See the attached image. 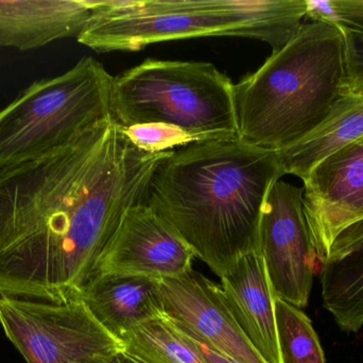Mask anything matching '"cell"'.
Returning a JSON list of instances; mask_svg holds the SVG:
<instances>
[{
    "instance_id": "cell-4",
    "label": "cell",
    "mask_w": 363,
    "mask_h": 363,
    "mask_svg": "<svg viewBox=\"0 0 363 363\" xmlns=\"http://www.w3.org/2000/svg\"><path fill=\"white\" fill-rule=\"evenodd\" d=\"M77 40L98 53L138 51L155 43L240 36L289 43L307 18V0H89Z\"/></svg>"
},
{
    "instance_id": "cell-16",
    "label": "cell",
    "mask_w": 363,
    "mask_h": 363,
    "mask_svg": "<svg viewBox=\"0 0 363 363\" xmlns=\"http://www.w3.org/2000/svg\"><path fill=\"white\" fill-rule=\"evenodd\" d=\"M323 306L347 332L363 326V243L319 270Z\"/></svg>"
},
{
    "instance_id": "cell-1",
    "label": "cell",
    "mask_w": 363,
    "mask_h": 363,
    "mask_svg": "<svg viewBox=\"0 0 363 363\" xmlns=\"http://www.w3.org/2000/svg\"><path fill=\"white\" fill-rule=\"evenodd\" d=\"M169 153L138 148L110 119L0 177V296H80L123 215L144 202Z\"/></svg>"
},
{
    "instance_id": "cell-21",
    "label": "cell",
    "mask_w": 363,
    "mask_h": 363,
    "mask_svg": "<svg viewBox=\"0 0 363 363\" xmlns=\"http://www.w3.org/2000/svg\"><path fill=\"white\" fill-rule=\"evenodd\" d=\"M342 33L347 87L363 94V36L345 31Z\"/></svg>"
},
{
    "instance_id": "cell-17",
    "label": "cell",
    "mask_w": 363,
    "mask_h": 363,
    "mask_svg": "<svg viewBox=\"0 0 363 363\" xmlns=\"http://www.w3.org/2000/svg\"><path fill=\"white\" fill-rule=\"evenodd\" d=\"M123 353L142 363H205L194 342L165 315L123 335Z\"/></svg>"
},
{
    "instance_id": "cell-12",
    "label": "cell",
    "mask_w": 363,
    "mask_h": 363,
    "mask_svg": "<svg viewBox=\"0 0 363 363\" xmlns=\"http://www.w3.org/2000/svg\"><path fill=\"white\" fill-rule=\"evenodd\" d=\"M226 303L253 349L267 363H281L275 296L260 249L220 278Z\"/></svg>"
},
{
    "instance_id": "cell-20",
    "label": "cell",
    "mask_w": 363,
    "mask_h": 363,
    "mask_svg": "<svg viewBox=\"0 0 363 363\" xmlns=\"http://www.w3.org/2000/svg\"><path fill=\"white\" fill-rule=\"evenodd\" d=\"M307 18L363 36V0H307Z\"/></svg>"
},
{
    "instance_id": "cell-22",
    "label": "cell",
    "mask_w": 363,
    "mask_h": 363,
    "mask_svg": "<svg viewBox=\"0 0 363 363\" xmlns=\"http://www.w3.org/2000/svg\"><path fill=\"white\" fill-rule=\"evenodd\" d=\"M174 322V321H172ZM176 324V323H174ZM177 325V324H176ZM178 326L179 328L190 339V340L194 342V347L198 350L199 354H200L201 357L203 358L205 363H238L235 362V360L230 359L228 356L222 355L219 352L215 351V350L209 347L208 345H205L202 341L199 340L196 337H194V335L190 334V332H186L185 330Z\"/></svg>"
},
{
    "instance_id": "cell-18",
    "label": "cell",
    "mask_w": 363,
    "mask_h": 363,
    "mask_svg": "<svg viewBox=\"0 0 363 363\" xmlns=\"http://www.w3.org/2000/svg\"><path fill=\"white\" fill-rule=\"evenodd\" d=\"M281 363H326L313 322L300 308L275 298Z\"/></svg>"
},
{
    "instance_id": "cell-9",
    "label": "cell",
    "mask_w": 363,
    "mask_h": 363,
    "mask_svg": "<svg viewBox=\"0 0 363 363\" xmlns=\"http://www.w3.org/2000/svg\"><path fill=\"white\" fill-rule=\"evenodd\" d=\"M259 249L275 298L308 305L318 261L303 206V188L275 183L262 211Z\"/></svg>"
},
{
    "instance_id": "cell-6",
    "label": "cell",
    "mask_w": 363,
    "mask_h": 363,
    "mask_svg": "<svg viewBox=\"0 0 363 363\" xmlns=\"http://www.w3.org/2000/svg\"><path fill=\"white\" fill-rule=\"evenodd\" d=\"M111 112L123 128L164 124L213 140L239 138L234 83L207 62L145 60L113 78Z\"/></svg>"
},
{
    "instance_id": "cell-11",
    "label": "cell",
    "mask_w": 363,
    "mask_h": 363,
    "mask_svg": "<svg viewBox=\"0 0 363 363\" xmlns=\"http://www.w3.org/2000/svg\"><path fill=\"white\" fill-rule=\"evenodd\" d=\"M157 285L164 313L177 325L235 362L267 363L239 327L220 286L194 270Z\"/></svg>"
},
{
    "instance_id": "cell-7",
    "label": "cell",
    "mask_w": 363,
    "mask_h": 363,
    "mask_svg": "<svg viewBox=\"0 0 363 363\" xmlns=\"http://www.w3.org/2000/svg\"><path fill=\"white\" fill-rule=\"evenodd\" d=\"M0 326L27 363H110L123 351L80 296L65 302L0 296Z\"/></svg>"
},
{
    "instance_id": "cell-5",
    "label": "cell",
    "mask_w": 363,
    "mask_h": 363,
    "mask_svg": "<svg viewBox=\"0 0 363 363\" xmlns=\"http://www.w3.org/2000/svg\"><path fill=\"white\" fill-rule=\"evenodd\" d=\"M113 78L83 58L70 70L40 79L0 111V177L51 155L112 119Z\"/></svg>"
},
{
    "instance_id": "cell-23",
    "label": "cell",
    "mask_w": 363,
    "mask_h": 363,
    "mask_svg": "<svg viewBox=\"0 0 363 363\" xmlns=\"http://www.w3.org/2000/svg\"><path fill=\"white\" fill-rule=\"evenodd\" d=\"M110 363H142L140 362H138V360L133 359V358L130 357V356H128L127 354L123 353V352H121V353L117 354L116 356H115L114 358H113L112 360H111Z\"/></svg>"
},
{
    "instance_id": "cell-19",
    "label": "cell",
    "mask_w": 363,
    "mask_h": 363,
    "mask_svg": "<svg viewBox=\"0 0 363 363\" xmlns=\"http://www.w3.org/2000/svg\"><path fill=\"white\" fill-rule=\"evenodd\" d=\"M123 131L136 147L149 153H169L194 143L213 141L208 136L164 124L132 126L123 128Z\"/></svg>"
},
{
    "instance_id": "cell-8",
    "label": "cell",
    "mask_w": 363,
    "mask_h": 363,
    "mask_svg": "<svg viewBox=\"0 0 363 363\" xmlns=\"http://www.w3.org/2000/svg\"><path fill=\"white\" fill-rule=\"evenodd\" d=\"M318 269L363 243V140L330 155L303 180Z\"/></svg>"
},
{
    "instance_id": "cell-13",
    "label": "cell",
    "mask_w": 363,
    "mask_h": 363,
    "mask_svg": "<svg viewBox=\"0 0 363 363\" xmlns=\"http://www.w3.org/2000/svg\"><path fill=\"white\" fill-rule=\"evenodd\" d=\"M89 0H0V48L28 51L78 36Z\"/></svg>"
},
{
    "instance_id": "cell-2",
    "label": "cell",
    "mask_w": 363,
    "mask_h": 363,
    "mask_svg": "<svg viewBox=\"0 0 363 363\" xmlns=\"http://www.w3.org/2000/svg\"><path fill=\"white\" fill-rule=\"evenodd\" d=\"M284 175L279 153L239 138L194 143L160 161L143 204L221 278L259 249L264 204Z\"/></svg>"
},
{
    "instance_id": "cell-14",
    "label": "cell",
    "mask_w": 363,
    "mask_h": 363,
    "mask_svg": "<svg viewBox=\"0 0 363 363\" xmlns=\"http://www.w3.org/2000/svg\"><path fill=\"white\" fill-rule=\"evenodd\" d=\"M81 300L98 323L115 338L163 315L157 279L104 274L89 278Z\"/></svg>"
},
{
    "instance_id": "cell-10",
    "label": "cell",
    "mask_w": 363,
    "mask_h": 363,
    "mask_svg": "<svg viewBox=\"0 0 363 363\" xmlns=\"http://www.w3.org/2000/svg\"><path fill=\"white\" fill-rule=\"evenodd\" d=\"M194 258L191 249L166 222L146 204H138L123 215L91 278L104 274L176 278L192 270Z\"/></svg>"
},
{
    "instance_id": "cell-3",
    "label": "cell",
    "mask_w": 363,
    "mask_h": 363,
    "mask_svg": "<svg viewBox=\"0 0 363 363\" xmlns=\"http://www.w3.org/2000/svg\"><path fill=\"white\" fill-rule=\"evenodd\" d=\"M345 85L342 31L326 21L304 23L234 85L239 139L264 151H285L325 119Z\"/></svg>"
},
{
    "instance_id": "cell-15",
    "label": "cell",
    "mask_w": 363,
    "mask_h": 363,
    "mask_svg": "<svg viewBox=\"0 0 363 363\" xmlns=\"http://www.w3.org/2000/svg\"><path fill=\"white\" fill-rule=\"evenodd\" d=\"M363 140V94L345 85L325 119L302 140L279 151L285 175L307 178L333 153Z\"/></svg>"
}]
</instances>
